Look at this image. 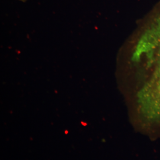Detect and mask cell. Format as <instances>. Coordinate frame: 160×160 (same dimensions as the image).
Returning a JSON list of instances; mask_svg holds the SVG:
<instances>
[{
	"label": "cell",
	"mask_w": 160,
	"mask_h": 160,
	"mask_svg": "<svg viewBox=\"0 0 160 160\" xmlns=\"http://www.w3.org/2000/svg\"><path fill=\"white\" fill-rule=\"evenodd\" d=\"M132 52L139 66L136 93L138 124L152 138H160V2L149 13Z\"/></svg>",
	"instance_id": "cell-1"
},
{
	"label": "cell",
	"mask_w": 160,
	"mask_h": 160,
	"mask_svg": "<svg viewBox=\"0 0 160 160\" xmlns=\"http://www.w3.org/2000/svg\"><path fill=\"white\" fill-rule=\"evenodd\" d=\"M20 1H22V2H26V1H27L28 0H20Z\"/></svg>",
	"instance_id": "cell-2"
}]
</instances>
